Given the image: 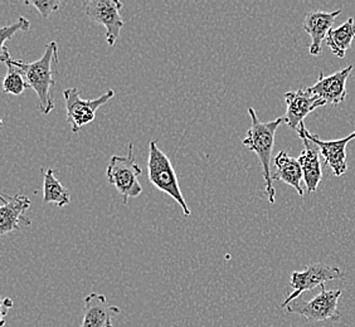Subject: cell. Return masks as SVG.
<instances>
[{
    "label": "cell",
    "mask_w": 355,
    "mask_h": 327,
    "mask_svg": "<svg viewBox=\"0 0 355 327\" xmlns=\"http://www.w3.org/2000/svg\"><path fill=\"white\" fill-rule=\"evenodd\" d=\"M3 63H9L24 76L28 86L38 96V109L43 115L51 114L55 109V86L53 75L58 72V46L55 42H49L46 51L38 61L27 63L21 60L8 57Z\"/></svg>",
    "instance_id": "1"
},
{
    "label": "cell",
    "mask_w": 355,
    "mask_h": 327,
    "mask_svg": "<svg viewBox=\"0 0 355 327\" xmlns=\"http://www.w3.org/2000/svg\"><path fill=\"white\" fill-rule=\"evenodd\" d=\"M248 115L251 117L252 125L247 131V136L242 140V143L248 150L253 151L260 159L262 175L266 184L267 198L268 202L273 204L276 200V191L273 188L272 173H271L273 145H275L276 131L281 123L285 121H284V117H279L270 123H262L259 120L257 114L252 107L248 109Z\"/></svg>",
    "instance_id": "2"
},
{
    "label": "cell",
    "mask_w": 355,
    "mask_h": 327,
    "mask_svg": "<svg viewBox=\"0 0 355 327\" xmlns=\"http://www.w3.org/2000/svg\"><path fill=\"white\" fill-rule=\"evenodd\" d=\"M148 177L151 184L177 202L187 217L191 215V209L187 204L182 189L179 186L177 173L174 170L171 159L157 146L155 140L149 143Z\"/></svg>",
    "instance_id": "3"
},
{
    "label": "cell",
    "mask_w": 355,
    "mask_h": 327,
    "mask_svg": "<svg viewBox=\"0 0 355 327\" xmlns=\"http://www.w3.org/2000/svg\"><path fill=\"white\" fill-rule=\"evenodd\" d=\"M141 174L143 169L137 163L132 143L128 145V155H114L106 169L107 182L123 195L125 204L129 203V199L137 198L143 193V186L139 183V177Z\"/></svg>",
    "instance_id": "4"
},
{
    "label": "cell",
    "mask_w": 355,
    "mask_h": 327,
    "mask_svg": "<svg viewBox=\"0 0 355 327\" xmlns=\"http://www.w3.org/2000/svg\"><path fill=\"white\" fill-rule=\"evenodd\" d=\"M321 291L314 299L309 301L295 300L286 307L288 314H297L305 317L309 322H327L338 321L340 312L338 310V301L342 296V290H325Z\"/></svg>",
    "instance_id": "5"
},
{
    "label": "cell",
    "mask_w": 355,
    "mask_h": 327,
    "mask_svg": "<svg viewBox=\"0 0 355 327\" xmlns=\"http://www.w3.org/2000/svg\"><path fill=\"white\" fill-rule=\"evenodd\" d=\"M115 96L114 89H107L103 95L94 100H83L80 96L77 87L66 89L63 91V97L66 101V114L67 121L71 125L72 132L77 134L83 126L89 125L95 120L97 109L109 103Z\"/></svg>",
    "instance_id": "6"
},
{
    "label": "cell",
    "mask_w": 355,
    "mask_h": 327,
    "mask_svg": "<svg viewBox=\"0 0 355 327\" xmlns=\"http://www.w3.org/2000/svg\"><path fill=\"white\" fill-rule=\"evenodd\" d=\"M344 272L338 267L329 266L324 263H313L306 267L305 271L299 272L295 271L291 274L290 286L293 287L294 292L287 297L282 307L288 306L293 301L297 300L306 291H313L316 287L324 286L327 282L333 280L344 279Z\"/></svg>",
    "instance_id": "7"
},
{
    "label": "cell",
    "mask_w": 355,
    "mask_h": 327,
    "mask_svg": "<svg viewBox=\"0 0 355 327\" xmlns=\"http://www.w3.org/2000/svg\"><path fill=\"white\" fill-rule=\"evenodd\" d=\"M123 7V3L119 0L83 1L86 17L106 28V41L110 47L116 43L123 27V17L120 15Z\"/></svg>",
    "instance_id": "8"
},
{
    "label": "cell",
    "mask_w": 355,
    "mask_h": 327,
    "mask_svg": "<svg viewBox=\"0 0 355 327\" xmlns=\"http://www.w3.org/2000/svg\"><path fill=\"white\" fill-rule=\"evenodd\" d=\"M305 136L309 137L313 143L318 145L319 150H320L321 157L324 159L325 165H328L329 168L333 170L335 177H342L343 174H345L348 170V163H347V146L350 141H353L355 139V131L352 132L349 136L339 140H321L318 135L311 134L305 123H301L299 130Z\"/></svg>",
    "instance_id": "9"
},
{
    "label": "cell",
    "mask_w": 355,
    "mask_h": 327,
    "mask_svg": "<svg viewBox=\"0 0 355 327\" xmlns=\"http://www.w3.org/2000/svg\"><path fill=\"white\" fill-rule=\"evenodd\" d=\"M285 103L287 111L286 115L284 116V121L288 125L290 129L296 132L309 114H311L315 109L327 105L325 101L313 95L309 89L287 92L285 94Z\"/></svg>",
    "instance_id": "10"
},
{
    "label": "cell",
    "mask_w": 355,
    "mask_h": 327,
    "mask_svg": "<svg viewBox=\"0 0 355 327\" xmlns=\"http://www.w3.org/2000/svg\"><path fill=\"white\" fill-rule=\"evenodd\" d=\"M31 208V199L27 195L17 194L14 197L1 195L0 206V234L15 232L19 229V223L31 224L26 213Z\"/></svg>",
    "instance_id": "11"
},
{
    "label": "cell",
    "mask_w": 355,
    "mask_h": 327,
    "mask_svg": "<svg viewBox=\"0 0 355 327\" xmlns=\"http://www.w3.org/2000/svg\"><path fill=\"white\" fill-rule=\"evenodd\" d=\"M352 69L353 66H348L347 69L338 71L333 75L324 76V73H320L318 82L314 86L309 87V91L327 103L339 105L345 100L347 81Z\"/></svg>",
    "instance_id": "12"
},
{
    "label": "cell",
    "mask_w": 355,
    "mask_h": 327,
    "mask_svg": "<svg viewBox=\"0 0 355 327\" xmlns=\"http://www.w3.org/2000/svg\"><path fill=\"white\" fill-rule=\"evenodd\" d=\"M120 312V307L111 305L101 293H89L85 297L83 324L80 327H114L112 316Z\"/></svg>",
    "instance_id": "13"
},
{
    "label": "cell",
    "mask_w": 355,
    "mask_h": 327,
    "mask_svg": "<svg viewBox=\"0 0 355 327\" xmlns=\"http://www.w3.org/2000/svg\"><path fill=\"white\" fill-rule=\"evenodd\" d=\"M340 14H342L340 9L330 13L322 12V10H311L306 13L302 21V28L311 37V44L309 47L310 55H320L321 43L327 38L330 29L333 28L335 19Z\"/></svg>",
    "instance_id": "14"
},
{
    "label": "cell",
    "mask_w": 355,
    "mask_h": 327,
    "mask_svg": "<svg viewBox=\"0 0 355 327\" xmlns=\"http://www.w3.org/2000/svg\"><path fill=\"white\" fill-rule=\"evenodd\" d=\"M300 137L304 151L301 152L299 161L304 173V182L309 194H313L318 189L322 179V168H321V154L316 143H313L309 137L305 136L301 131H297Z\"/></svg>",
    "instance_id": "15"
},
{
    "label": "cell",
    "mask_w": 355,
    "mask_h": 327,
    "mask_svg": "<svg viewBox=\"0 0 355 327\" xmlns=\"http://www.w3.org/2000/svg\"><path fill=\"white\" fill-rule=\"evenodd\" d=\"M273 164L276 166V171L272 174V180H280L285 184L293 186L297 191L299 195H304V189L301 186V182L304 180V173L301 169L299 159L290 157L286 151H281L279 155L275 157Z\"/></svg>",
    "instance_id": "16"
},
{
    "label": "cell",
    "mask_w": 355,
    "mask_h": 327,
    "mask_svg": "<svg viewBox=\"0 0 355 327\" xmlns=\"http://www.w3.org/2000/svg\"><path fill=\"white\" fill-rule=\"evenodd\" d=\"M354 38L355 21L353 18H349L340 27L331 28L325 38V42L327 46L338 58H344L345 52L352 46Z\"/></svg>",
    "instance_id": "17"
},
{
    "label": "cell",
    "mask_w": 355,
    "mask_h": 327,
    "mask_svg": "<svg viewBox=\"0 0 355 327\" xmlns=\"http://www.w3.org/2000/svg\"><path fill=\"white\" fill-rule=\"evenodd\" d=\"M41 171H43V203H55L58 206L69 204L71 193L55 177V170L48 169L44 171L42 169Z\"/></svg>",
    "instance_id": "18"
},
{
    "label": "cell",
    "mask_w": 355,
    "mask_h": 327,
    "mask_svg": "<svg viewBox=\"0 0 355 327\" xmlns=\"http://www.w3.org/2000/svg\"><path fill=\"white\" fill-rule=\"evenodd\" d=\"M7 76L3 81V92L7 95L21 96L29 87L24 76L12 64L7 63Z\"/></svg>",
    "instance_id": "19"
},
{
    "label": "cell",
    "mask_w": 355,
    "mask_h": 327,
    "mask_svg": "<svg viewBox=\"0 0 355 327\" xmlns=\"http://www.w3.org/2000/svg\"><path fill=\"white\" fill-rule=\"evenodd\" d=\"M31 28V21H28L24 17H19L18 21L8 26V27L1 28V48L6 47V42L13 38L14 35L19 30H28Z\"/></svg>",
    "instance_id": "20"
},
{
    "label": "cell",
    "mask_w": 355,
    "mask_h": 327,
    "mask_svg": "<svg viewBox=\"0 0 355 327\" xmlns=\"http://www.w3.org/2000/svg\"><path fill=\"white\" fill-rule=\"evenodd\" d=\"M24 4L27 6H33V7L41 13L43 18H48L52 13H55V10H58V8L61 7V1L60 0H27L24 1Z\"/></svg>",
    "instance_id": "21"
},
{
    "label": "cell",
    "mask_w": 355,
    "mask_h": 327,
    "mask_svg": "<svg viewBox=\"0 0 355 327\" xmlns=\"http://www.w3.org/2000/svg\"><path fill=\"white\" fill-rule=\"evenodd\" d=\"M12 306H13V301L10 300V299H6V300L3 301V303H1V315H3L1 326L4 325V316L7 314V308H10Z\"/></svg>",
    "instance_id": "22"
}]
</instances>
